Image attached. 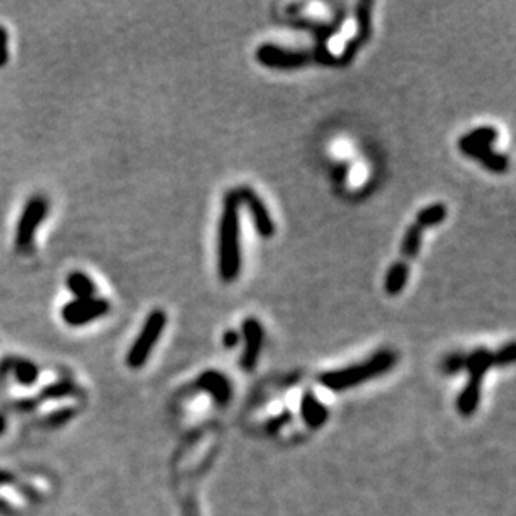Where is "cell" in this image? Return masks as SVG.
<instances>
[{
    "label": "cell",
    "mask_w": 516,
    "mask_h": 516,
    "mask_svg": "<svg viewBox=\"0 0 516 516\" xmlns=\"http://www.w3.org/2000/svg\"><path fill=\"white\" fill-rule=\"evenodd\" d=\"M492 367H493V355L484 348H480L473 351L470 356H466L465 367L470 373V379L466 383V388L461 391L458 398V410L463 416H471L476 412L480 404V396H482L484 373Z\"/></svg>",
    "instance_id": "277c9868"
},
{
    "label": "cell",
    "mask_w": 516,
    "mask_h": 516,
    "mask_svg": "<svg viewBox=\"0 0 516 516\" xmlns=\"http://www.w3.org/2000/svg\"><path fill=\"white\" fill-rule=\"evenodd\" d=\"M47 204L46 197L42 195H34L29 199V203L23 206V214L17 222L15 230V249L19 253H27L32 244H34L35 232L42 221L46 219Z\"/></svg>",
    "instance_id": "8992f818"
},
{
    "label": "cell",
    "mask_w": 516,
    "mask_h": 516,
    "mask_svg": "<svg viewBox=\"0 0 516 516\" xmlns=\"http://www.w3.org/2000/svg\"><path fill=\"white\" fill-rule=\"evenodd\" d=\"M371 9H373V2L369 0H363L356 5L358 31H356L355 37L344 47L343 54L336 59V66L351 64L355 60L358 50L365 46L367 39L371 37Z\"/></svg>",
    "instance_id": "9c48e42d"
},
{
    "label": "cell",
    "mask_w": 516,
    "mask_h": 516,
    "mask_svg": "<svg viewBox=\"0 0 516 516\" xmlns=\"http://www.w3.org/2000/svg\"><path fill=\"white\" fill-rule=\"evenodd\" d=\"M236 195L240 197L241 204H246L251 216H253L254 228L258 231L259 236L263 238H273L276 232L275 222L269 216V211L263 203V199L256 195L253 187L249 186H241L236 189Z\"/></svg>",
    "instance_id": "8fae6325"
},
{
    "label": "cell",
    "mask_w": 516,
    "mask_h": 516,
    "mask_svg": "<svg viewBox=\"0 0 516 516\" xmlns=\"http://www.w3.org/2000/svg\"><path fill=\"white\" fill-rule=\"evenodd\" d=\"M301 410H303V414L306 418V421L310 423L311 426H320L326 421L328 418V413L324 410L321 403L318 402L312 394H304L303 398V403H301Z\"/></svg>",
    "instance_id": "2e32d148"
},
{
    "label": "cell",
    "mask_w": 516,
    "mask_h": 516,
    "mask_svg": "<svg viewBox=\"0 0 516 516\" xmlns=\"http://www.w3.org/2000/svg\"><path fill=\"white\" fill-rule=\"evenodd\" d=\"M515 361V343H508L500 348L493 355V365L496 367H510Z\"/></svg>",
    "instance_id": "d6986e66"
},
{
    "label": "cell",
    "mask_w": 516,
    "mask_h": 516,
    "mask_svg": "<svg viewBox=\"0 0 516 516\" xmlns=\"http://www.w3.org/2000/svg\"><path fill=\"white\" fill-rule=\"evenodd\" d=\"M241 341V338H240V333L238 331H234V330H230V331H226L224 336H222V344L231 349V348H234V346H238Z\"/></svg>",
    "instance_id": "44dd1931"
},
{
    "label": "cell",
    "mask_w": 516,
    "mask_h": 516,
    "mask_svg": "<svg viewBox=\"0 0 516 516\" xmlns=\"http://www.w3.org/2000/svg\"><path fill=\"white\" fill-rule=\"evenodd\" d=\"M458 148L465 156L482 162L488 171L503 174L510 167L508 156L496 152L492 146H486V144L475 140L470 134H465L463 138H459Z\"/></svg>",
    "instance_id": "30bf717a"
},
{
    "label": "cell",
    "mask_w": 516,
    "mask_h": 516,
    "mask_svg": "<svg viewBox=\"0 0 516 516\" xmlns=\"http://www.w3.org/2000/svg\"><path fill=\"white\" fill-rule=\"evenodd\" d=\"M421 241H423V230L418 224H412L406 232L402 242V254L406 259H414L420 249H421Z\"/></svg>",
    "instance_id": "ac0fdd59"
},
{
    "label": "cell",
    "mask_w": 516,
    "mask_h": 516,
    "mask_svg": "<svg viewBox=\"0 0 516 516\" xmlns=\"http://www.w3.org/2000/svg\"><path fill=\"white\" fill-rule=\"evenodd\" d=\"M465 359H466V356L451 355L449 358H447L443 367H445L448 375H455V373H458L461 367H465Z\"/></svg>",
    "instance_id": "ffe728a7"
},
{
    "label": "cell",
    "mask_w": 516,
    "mask_h": 516,
    "mask_svg": "<svg viewBox=\"0 0 516 516\" xmlns=\"http://www.w3.org/2000/svg\"><path fill=\"white\" fill-rule=\"evenodd\" d=\"M7 60V32L4 27H0V64Z\"/></svg>",
    "instance_id": "7402d4cb"
},
{
    "label": "cell",
    "mask_w": 516,
    "mask_h": 516,
    "mask_svg": "<svg viewBox=\"0 0 516 516\" xmlns=\"http://www.w3.org/2000/svg\"><path fill=\"white\" fill-rule=\"evenodd\" d=\"M448 209L445 204L441 203H436V204H431V206L425 207L418 213L416 216V222L421 230L425 228H430V226H436V224H441L445 219H447Z\"/></svg>",
    "instance_id": "e0dca14e"
},
{
    "label": "cell",
    "mask_w": 516,
    "mask_h": 516,
    "mask_svg": "<svg viewBox=\"0 0 516 516\" xmlns=\"http://www.w3.org/2000/svg\"><path fill=\"white\" fill-rule=\"evenodd\" d=\"M242 334H244V341H246V348L241 358L242 369L251 371L258 363V358L261 353L264 341V328L261 322L258 321L256 318H246L242 322Z\"/></svg>",
    "instance_id": "7c38bea8"
},
{
    "label": "cell",
    "mask_w": 516,
    "mask_h": 516,
    "mask_svg": "<svg viewBox=\"0 0 516 516\" xmlns=\"http://www.w3.org/2000/svg\"><path fill=\"white\" fill-rule=\"evenodd\" d=\"M68 287L70 293L76 296V299H91L95 298L97 287L92 283L91 277L82 273V271H74L68 277Z\"/></svg>",
    "instance_id": "9a60e30c"
},
{
    "label": "cell",
    "mask_w": 516,
    "mask_h": 516,
    "mask_svg": "<svg viewBox=\"0 0 516 516\" xmlns=\"http://www.w3.org/2000/svg\"><path fill=\"white\" fill-rule=\"evenodd\" d=\"M240 207L241 201L236 189L230 191L222 203L219 221L218 271L221 281L232 283L241 273V241H240Z\"/></svg>",
    "instance_id": "6da1fadb"
},
{
    "label": "cell",
    "mask_w": 516,
    "mask_h": 516,
    "mask_svg": "<svg viewBox=\"0 0 516 516\" xmlns=\"http://www.w3.org/2000/svg\"><path fill=\"white\" fill-rule=\"evenodd\" d=\"M167 322V316L162 310H154L148 316V320L144 322L140 333H139L136 341L132 344L131 351L127 353V365L134 369L144 367L148 358H149L150 351L154 348V344L159 341L162 331L166 328Z\"/></svg>",
    "instance_id": "5b68a950"
},
{
    "label": "cell",
    "mask_w": 516,
    "mask_h": 516,
    "mask_svg": "<svg viewBox=\"0 0 516 516\" xmlns=\"http://www.w3.org/2000/svg\"><path fill=\"white\" fill-rule=\"evenodd\" d=\"M256 60L269 69L294 70L312 62V54L311 50H291L276 44H263L256 50Z\"/></svg>",
    "instance_id": "52a82bcc"
},
{
    "label": "cell",
    "mask_w": 516,
    "mask_h": 516,
    "mask_svg": "<svg viewBox=\"0 0 516 516\" xmlns=\"http://www.w3.org/2000/svg\"><path fill=\"white\" fill-rule=\"evenodd\" d=\"M199 386L203 390L209 391L214 400L219 404H226L230 402L231 398V385L226 376H222L218 371H206L201 378H199Z\"/></svg>",
    "instance_id": "4fadbf2b"
},
{
    "label": "cell",
    "mask_w": 516,
    "mask_h": 516,
    "mask_svg": "<svg viewBox=\"0 0 516 516\" xmlns=\"http://www.w3.org/2000/svg\"><path fill=\"white\" fill-rule=\"evenodd\" d=\"M408 276H410V267L404 261H396V263L391 264L388 275H386V281H385L386 293L390 296H398L408 283Z\"/></svg>",
    "instance_id": "5bb4252c"
},
{
    "label": "cell",
    "mask_w": 516,
    "mask_h": 516,
    "mask_svg": "<svg viewBox=\"0 0 516 516\" xmlns=\"http://www.w3.org/2000/svg\"><path fill=\"white\" fill-rule=\"evenodd\" d=\"M186 516H197V505L189 506Z\"/></svg>",
    "instance_id": "603a6c76"
},
{
    "label": "cell",
    "mask_w": 516,
    "mask_h": 516,
    "mask_svg": "<svg viewBox=\"0 0 516 516\" xmlns=\"http://www.w3.org/2000/svg\"><path fill=\"white\" fill-rule=\"evenodd\" d=\"M394 361H396L394 353L390 349H383V351H378L376 355L371 356L361 365L322 373L320 381H321L322 386H326L328 390H348L351 386L365 383L367 379L376 378L379 375L386 373L388 369L393 367Z\"/></svg>",
    "instance_id": "7a4b0ae2"
},
{
    "label": "cell",
    "mask_w": 516,
    "mask_h": 516,
    "mask_svg": "<svg viewBox=\"0 0 516 516\" xmlns=\"http://www.w3.org/2000/svg\"><path fill=\"white\" fill-rule=\"evenodd\" d=\"M109 308L111 304L105 299H74L62 308L60 316L69 326H84L107 314Z\"/></svg>",
    "instance_id": "ba28073f"
},
{
    "label": "cell",
    "mask_w": 516,
    "mask_h": 516,
    "mask_svg": "<svg viewBox=\"0 0 516 516\" xmlns=\"http://www.w3.org/2000/svg\"><path fill=\"white\" fill-rule=\"evenodd\" d=\"M346 19H348V9L344 7L343 4H339L338 11L334 14L333 23H316L311 19H296V21H291V25L296 29H304V31L314 35L316 44L311 50L312 62H318L321 66H336V56L328 49L326 44L333 35L339 32V29L343 27Z\"/></svg>",
    "instance_id": "3957f363"
}]
</instances>
